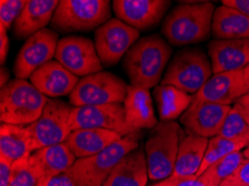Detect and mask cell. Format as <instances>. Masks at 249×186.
Masks as SVG:
<instances>
[{
    "label": "cell",
    "mask_w": 249,
    "mask_h": 186,
    "mask_svg": "<svg viewBox=\"0 0 249 186\" xmlns=\"http://www.w3.org/2000/svg\"><path fill=\"white\" fill-rule=\"evenodd\" d=\"M216 7L213 2H182L162 22V34L172 46L182 47L209 39Z\"/></svg>",
    "instance_id": "6da1fadb"
},
{
    "label": "cell",
    "mask_w": 249,
    "mask_h": 186,
    "mask_svg": "<svg viewBox=\"0 0 249 186\" xmlns=\"http://www.w3.org/2000/svg\"><path fill=\"white\" fill-rule=\"evenodd\" d=\"M172 48L159 35L140 38L124 56L123 66L131 86L150 89L159 84Z\"/></svg>",
    "instance_id": "7a4b0ae2"
},
{
    "label": "cell",
    "mask_w": 249,
    "mask_h": 186,
    "mask_svg": "<svg viewBox=\"0 0 249 186\" xmlns=\"http://www.w3.org/2000/svg\"><path fill=\"white\" fill-rule=\"evenodd\" d=\"M48 101L32 83L13 79L0 93V118L6 124L28 126L39 118Z\"/></svg>",
    "instance_id": "3957f363"
},
{
    "label": "cell",
    "mask_w": 249,
    "mask_h": 186,
    "mask_svg": "<svg viewBox=\"0 0 249 186\" xmlns=\"http://www.w3.org/2000/svg\"><path fill=\"white\" fill-rule=\"evenodd\" d=\"M139 149L135 133L124 136L93 156L76 159L67 174L80 186H103L125 155Z\"/></svg>",
    "instance_id": "277c9868"
},
{
    "label": "cell",
    "mask_w": 249,
    "mask_h": 186,
    "mask_svg": "<svg viewBox=\"0 0 249 186\" xmlns=\"http://www.w3.org/2000/svg\"><path fill=\"white\" fill-rule=\"evenodd\" d=\"M211 76V62L201 48H182L176 52L170 62L161 85L175 86L194 96L209 81Z\"/></svg>",
    "instance_id": "5b68a950"
},
{
    "label": "cell",
    "mask_w": 249,
    "mask_h": 186,
    "mask_svg": "<svg viewBox=\"0 0 249 186\" xmlns=\"http://www.w3.org/2000/svg\"><path fill=\"white\" fill-rule=\"evenodd\" d=\"M108 0H62L52 19L53 30L60 34L90 32L110 20Z\"/></svg>",
    "instance_id": "8992f818"
},
{
    "label": "cell",
    "mask_w": 249,
    "mask_h": 186,
    "mask_svg": "<svg viewBox=\"0 0 249 186\" xmlns=\"http://www.w3.org/2000/svg\"><path fill=\"white\" fill-rule=\"evenodd\" d=\"M180 126L177 121H160L145 143L149 178L163 181L172 175L178 157Z\"/></svg>",
    "instance_id": "52a82bcc"
},
{
    "label": "cell",
    "mask_w": 249,
    "mask_h": 186,
    "mask_svg": "<svg viewBox=\"0 0 249 186\" xmlns=\"http://www.w3.org/2000/svg\"><path fill=\"white\" fill-rule=\"evenodd\" d=\"M129 86L118 76L100 71L83 77L70 95V104L74 107L124 102Z\"/></svg>",
    "instance_id": "ba28073f"
},
{
    "label": "cell",
    "mask_w": 249,
    "mask_h": 186,
    "mask_svg": "<svg viewBox=\"0 0 249 186\" xmlns=\"http://www.w3.org/2000/svg\"><path fill=\"white\" fill-rule=\"evenodd\" d=\"M73 107L65 101L50 100L38 119L27 126L34 151L65 143L71 131Z\"/></svg>",
    "instance_id": "9c48e42d"
},
{
    "label": "cell",
    "mask_w": 249,
    "mask_h": 186,
    "mask_svg": "<svg viewBox=\"0 0 249 186\" xmlns=\"http://www.w3.org/2000/svg\"><path fill=\"white\" fill-rule=\"evenodd\" d=\"M140 33L120 19H110L95 32V48L102 65L114 66L140 39Z\"/></svg>",
    "instance_id": "30bf717a"
},
{
    "label": "cell",
    "mask_w": 249,
    "mask_h": 186,
    "mask_svg": "<svg viewBox=\"0 0 249 186\" xmlns=\"http://www.w3.org/2000/svg\"><path fill=\"white\" fill-rule=\"evenodd\" d=\"M55 58L77 77H86L102 70L95 44L86 37L67 36L59 39Z\"/></svg>",
    "instance_id": "8fae6325"
},
{
    "label": "cell",
    "mask_w": 249,
    "mask_h": 186,
    "mask_svg": "<svg viewBox=\"0 0 249 186\" xmlns=\"http://www.w3.org/2000/svg\"><path fill=\"white\" fill-rule=\"evenodd\" d=\"M71 123V131L83 128L108 130L119 133L122 137L135 133L127 124L125 109L122 104L73 107Z\"/></svg>",
    "instance_id": "7c38bea8"
},
{
    "label": "cell",
    "mask_w": 249,
    "mask_h": 186,
    "mask_svg": "<svg viewBox=\"0 0 249 186\" xmlns=\"http://www.w3.org/2000/svg\"><path fill=\"white\" fill-rule=\"evenodd\" d=\"M58 34L45 28L29 37L22 45L14 64V74L17 78H30L35 71L51 62L56 54Z\"/></svg>",
    "instance_id": "4fadbf2b"
},
{
    "label": "cell",
    "mask_w": 249,
    "mask_h": 186,
    "mask_svg": "<svg viewBox=\"0 0 249 186\" xmlns=\"http://www.w3.org/2000/svg\"><path fill=\"white\" fill-rule=\"evenodd\" d=\"M231 108L230 106L192 100L189 108L181 116L180 120L189 133L213 138L219 135L222 124Z\"/></svg>",
    "instance_id": "5bb4252c"
},
{
    "label": "cell",
    "mask_w": 249,
    "mask_h": 186,
    "mask_svg": "<svg viewBox=\"0 0 249 186\" xmlns=\"http://www.w3.org/2000/svg\"><path fill=\"white\" fill-rule=\"evenodd\" d=\"M248 92L244 69L224 71L211 76L202 88L192 96V100L230 106Z\"/></svg>",
    "instance_id": "9a60e30c"
},
{
    "label": "cell",
    "mask_w": 249,
    "mask_h": 186,
    "mask_svg": "<svg viewBox=\"0 0 249 186\" xmlns=\"http://www.w3.org/2000/svg\"><path fill=\"white\" fill-rule=\"evenodd\" d=\"M116 17L137 30L154 28L164 17L171 1L167 0H115Z\"/></svg>",
    "instance_id": "2e32d148"
},
{
    "label": "cell",
    "mask_w": 249,
    "mask_h": 186,
    "mask_svg": "<svg viewBox=\"0 0 249 186\" xmlns=\"http://www.w3.org/2000/svg\"><path fill=\"white\" fill-rule=\"evenodd\" d=\"M208 55L213 74L244 69L249 65V38L211 40Z\"/></svg>",
    "instance_id": "e0dca14e"
},
{
    "label": "cell",
    "mask_w": 249,
    "mask_h": 186,
    "mask_svg": "<svg viewBox=\"0 0 249 186\" xmlns=\"http://www.w3.org/2000/svg\"><path fill=\"white\" fill-rule=\"evenodd\" d=\"M78 82L77 76L67 70L57 60L46 63L30 77V83L41 94L52 97L71 95Z\"/></svg>",
    "instance_id": "ac0fdd59"
},
{
    "label": "cell",
    "mask_w": 249,
    "mask_h": 186,
    "mask_svg": "<svg viewBox=\"0 0 249 186\" xmlns=\"http://www.w3.org/2000/svg\"><path fill=\"white\" fill-rule=\"evenodd\" d=\"M57 0H28L13 26L15 37L22 39L35 35L52 22L57 8Z\"/></svg>",
    "instance_id": "d6986e66"
},
{
    "label": "cell",
    "mask_w": 249,
    "mask_h": 186,
    "mask_svg": "<svg viewBox=\"0 0 249 186\" xmlns=\"http://www.w3.org/2000/svg\"><path fill=\"white\" fill-rule=\"evenodd\" d=\"M123 138L119 133L97 128H83L71 133L65 144L77 159L93 156Z\"/></svg>",
    "instance_id": "ffe728a7"
},
{
    "label": "cell",
    "mask_w": 249,
    "mask_h": 186,
    "mask_svg": "<svg viewBox=\"0 0 249 186\" xmlns=\"http://www.w3.org/2000/svg\"><path fill=\"white\" fill-rule=\"evenodd\" d=\"M30 161L38 173L39 181L67 173L76 162V156L65 143L37 150L30 155Z\"/></svg>",
    "instance_id": "44dd1931"
},
{
    "label": "cell",
    "mask_w": 249,
    "mask_h": 186,
    "mask_svg": "<svg viewBox=\"0 0 249 186\" xmlns=\"http://www.w3.org/2000/svg\"><path fill=\"white\" fill-rule=\"evenodd\" d=\"M209 138L201 137L188 132L180 138L178 157L175 169L170 177H190L197 176L205 157Z\"/></svg>",
    "instance_id": "7402d4cb"
},
{
    "label": "cell",
    "mask_w": 249,
    "mask_h": 186,
    "mask_svg": "<svg viewBox=\"0 0 249 186\" xmlns=\"http://www.w3.org/2000/svg\"><path fill=\"white\" fill-rule=\"evenodd\" d=\"M123 106L127 124L135 133L141 128H154L159 124L149 89L130 85Z\"/></svg>",
    "instance_id": "603a6c76"
},
{
    "label": "cell",
    "mask_w": 249,
    "mask_h": 186,
    "mask_svg": "<svg viewBox=\"0 0 249 186\" xmlns=\"http://www.w3.org/2000/svg\"><path fill=\"white\" fill-rule=\"evenodd\" d=\"M148 178L145 154L137 149L121 159L103 186H145Z\"/></svg>",
    "instance_id": "cb8c5ba5"
},
{
    "label": "cell",
    "mask_w": 249,
    "mask_h": 186,
    "mask_svg": "<svg viewBox=\"0 0 249 186\" xmlns=\"http://www.w3.org/2000/svg\"><path fill=\"white\" fill-rule=\"evenodd\" d=\"M211 35L214 39H247L249 38V17L225 5L217 7L213 18Z\"/></svg>",
    "instance_id": "d4e9b609"
},
{
    "label": "cell",
    "mask_w": 249,
    "mask_h": 186,
    "mask_svg": "<svg viewBox=\"0 0 249 186\" xmlns=\"http://www.w3.org/2000/svg\"><path fill=\"white\" fill-rule=\"evenodd\" d=\"M33 140L27 126L2 123L0 127V156L16 162L32 155Z\"/></svg>",
    "instance_id": "484cf974"
},
{
    "label": "cell",
    "mask_w": 249,
    "mask_h": 186,
    "mask_svg": "<svg viewBox=\"0 0 249 186\" xmlns=\"http://www.w3.org/2000/svg\"><path fill=\"white\" fill-rule=\"evenodd\" d=\"M153 94L161 121H175L183 115L192 102V95L171 85L157 86Z\"/></svg>",
    "instance_id": "4316f807"
},
{
    "label": "cell",
    "mask_w": 249,
    "mask_h": 186,
    "mask_svg": "<svg viewBox=\"0 0 249 186\" xmlns=\"http://www.w3.org/2000/svg\"><path fill=\"white\" fill-rule=\"evenodd\" d=\"M248 140H236V139H228L221 136H214V137L209 139L208 147H207L205 157H203V162L200 168L199 172L197 174V177H199L205 170L216 163L219 159L224 158L228 155L236 153V152H240L241 150H245L248 146Z\"/></svg>",
    "instance_id": "83f0119b"
},
{
    "label": "cell",
    "mask_w": 249,
    "mask_h": 186,
    "mask_svg": "<svg viewBox=\"0 0 249 186\" xmlns=\"http://www.w3.org/2000/svg\"><path fill=\"white\" fill-rule=\"evenodd\" d=\"M244 159L243 152H236L213 163L200 176L205 178L210 186H220L222 182L227 180L239 168Z\"/></svg>",
    "instance_id": "f1b7e54d"
},
{
    "label": "cell",
    "mask_w": 249,
    "mask_h": 186,
    "mask_svg": "<svg viewBox=\"0 0 249 186\" xmlns=\"http://www.w3.org/2000/svg\"><path fill=\"white\" fill-rule=\"evenodd\" d=\"M219 136L228 139L248 140L249 142V124L232 107L222 124Z\"/></svg>",
    "instance_id": "f546056e"
},
{
    "label": "cell",
    "mask_w": 249,
    "mask_h": 186,
    "mask_svg": "<svg viewBox=\"0 0 249 186\" xmlns=\"http://www.w3.org/2000/svg\"><path fill=\"white\" fill-rule=\"evenodd\" d=\"M38 173L30 161V156L14 162L9 186H37Z\"/></svg>",
    "instance_id": "4dcf8cb0"
},
{
    "label": "cell",
    "mask_w": 249,
    "mask_h": 186,
    "mask_svg": "<svg viewBox=\"0 0 249 186\" xmlns=\"http://www.w3.org/2000/svg\"><path fill=\"white\" fill-rule=\"evenodd\" d=\"M27 1L25 0H1L0 1V26L7 32L24 10Z\"/></svg>",
    "instance_id": "1f68e13d"
},
{
    "label": "cell",
    "mask_w": 249,
    "mask_h": 186,
    "mask_svg": "<svg viewBox=\"0 0 249 186\" xmlns=\"http://www.w3.org/2000/svg\"><path fill=\"white\" fill-rule=\"evenodd\" d=\"M220 186H249V158H245L239 168Z\"/></svg>",
    "instance_id": "d6a6232c"
},
{
    "label": "cell",
    "mask_w": 249,
    "mask_h": 186,
    "mask_svg": "<svg viewBox=\"0 0 249 186\" xmlns=\"http://www.w3.org/2000/svg\"><path fill=\"white\" fill-rule=\"evenodd\" d=\"M154 186H210L202 176H190V177H169L159 183L154 184Z\"/></svg>",
    "instance_id": "836d02e7"
},
{
    "label": "cell",
    "mask_w": 249,
    "mask_h": 186,
    "mask_svg": "<svg viewBox=\"0 0 249 186\" xmlns=\"http://www.w3.org/2000/svg\"><path fill=\"white\" fill-rule=\"evenodd\" d=\"M37 186H80L67 173L44 178L38 182Z\"/></svg>",
    "instance_id": "e575fe53"
},
{
    "label": "cell",
    "mask_w": 249,
    "mask_h": 186,
    "mask_svg": "<svg viewBox=\"0 0 249 186\" xmlns=\"http://www.w3.org/2000/svg\"><path fill=\"white\" fill-rule=\"evenodd\" d=\"M14 163L0 156V186H9Z\"/></svg>",
    "instance_id": "d590c367"
},
{
    "label": "cell",
    "mask_w": 249,
    "mask_h": 186,
    "mask_svg": "<svg viewBox=\"0 0 249 186\" xmlns=\"http://www.w3.org/2000/svg\"><path fill=\"white\" fill-rule=\"evenodd\" d=\"M233 108L238 112L244 119L249 124V92L240 97L235 104H233Z\"/></svg>",
    "instance_id": "8d00e7d4"
},
{
    "label": "cell",
    "mask_w": 249,
    "mask_h": 186,
    "mask_svg": "<svg viewBox=\"0 0 249 186\" xmlns=\"http://www.w3.org/2000/svg\"><path fill=\"white\" fill-rule=\"evenodd\" d=\"M221 3L238 10L249 17V0H222Z\"/></svg>",
    "instance_id": "74e56055"
},
{
    "label": "cell",
    "mask_w": 249,
    "mask_h": 186,
    "mask_svg": "<svg viewBox=\"0 0 249 186\" xmlns=\"http://www.w3.org/2000/svg\"><path fill=\"white\" fill-rule=\"evenodd\" d=\"M8 48H9V39L7 36V30L0 26V60L1 64L5 62L7 54H8Z\"/></svg>",
    "instance_id": "f35d334b"
},
{
    "label": "cell",
    "mask_w": 249,
    "mask_h": 186,
    "mask_svg": "<svg viewBox=\"0 0 249 186\" xmlns=\"http://www.w3.org/2000/svg\"><path fill=\"white\" fill-rule=\"evenodd\" d=\"M0 75H1V79H0V85H1V88H3L7 84H8L9 81V70L7 69L5 66H1V69H0Z\"/></svg>",
    "instance_id": "ab89813d"
},
{
    "label": "cell",
    "mask_w": 249,
    "mask_h": 186,
    "mask_svg": "<svg viewBox=\"0 0 249 186\" xmlns=\"http://www.w3.org/2000/svg\"><path fill=\"white\" fill-rule=\"evenodd\" d=\"M244 78H245V82H246L247 86L249 87V65L244 68Z\"/></svg>",
    "instance_id": "60d3db41"
},
{
    "label": "cell",
    "mask_w": 249,
    "mask_h": 186,
    "mask_svg": "<svg viewBox=\"0 0 249 186\" xmlns=\"http://www.w3.org/2000/svg\"><path fill=\"white\" fill-rule=\"evenodd\" d=\"M244 156H245V158H249V144H248V146L246 147V149L244 150Z\"/></svg>",
    "instance_id": "b9f144b4"
},
{
    "label": "cell",
    "mask_w": 249,
    "mask_h": 186,
    "mask_svg": "<svg viewBox=\"0 0 249 186\" xmlns=\"http://www.w3.org/2000/svg\"><path fill=\"white\" fill-rule=\"evenodd\" d=\"M152 186H154V185H152Z\"/></svg>",
    "instance_id": "7bdbcfd3"
}]
</instances>
